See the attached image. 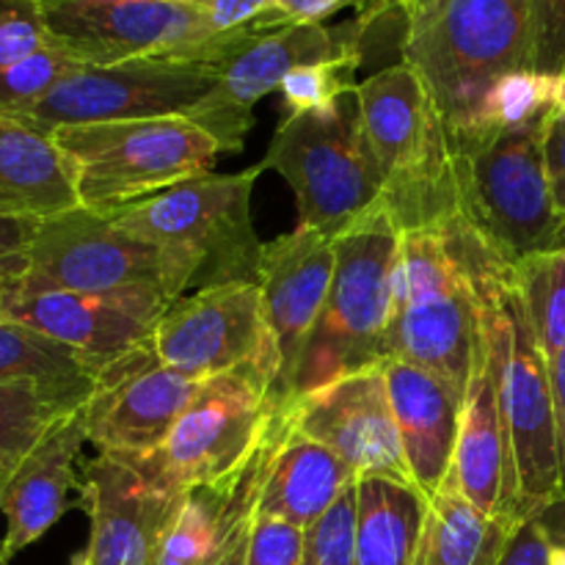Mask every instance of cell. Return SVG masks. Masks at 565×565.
I'll return each mask as SVG.
<instances>
[{
	"instance_id": "9a60e30c",
	"label": "cell",
	"mask_w": 565,
	"mask_h": 565,
	"mask_svg": "<svg viewBox=\"0 0 565 565\" xmlns=\"http://www.w3.org/2000/svg\"><path fill=\"white\" fill-rule=\"evenodd\" d=\"M367 31L370 28L356 17L337 28L323 22L254 33L218 66V86L188 114V119L207 130L218 141L221 152H241L254 125L252 108L257 99L279 92L285 77L298 66L362 55Z\"/></svg>"
},
{
	"instance_id": "ac0fdd59",
	"label": "cell",
	"mask_w": 565,
	"mask_h": 565,
	"mask_svg": "<svg viewBox=\"0 0 565 565\" xmlns=\"http://www.w3.org/2000/svg\"><path fill=\"white\" fill-rule=\"evenodd\" d=\"M202 384V379L163 367L147 342L99 373L97 390L81 408L86 441L97 447L99 456H149Z\"/></svg>"
},
{
	"instance_id": "f1b7e54d",
	"label": "cell",
	"mask_w": 565,
	"mask_h": 565,
	"mask_svg": "<svg viewBox=\"0 0 565 565\" xmlns=\"http://www.w3.org/2000/svg\"><path fill=\"white\" fill-rule=\"evenodd\" d=\"M81 408L36 384H0V472L14 475L47 430Z\"/></svg>"
},
{
	"instance_id": "ffe728a7",
	"label": "cell",
	"mask_w": 565,
	"mask_h": 565,
	"mask_svg": "<svg viewBox=\"0 0 565 565\" xmlns=\"http://www.w3.org/2000/svg\"><path fill=\"white\" fill-rule=\"evenodd\" d=\"M77 491L92 533L72 565H154L185 502V497L147 483L130 463L110 456L83 463Z\"/></svg>"
},
{
	"instance_id": "4dcf8cb0",
	"label": "cell",
	"mask_w": 565,
	"mask_h": 565,
	"mask_svg": "<svg viewBox=\"0 0 565 565\" xmlns=\"http://www.w3.org/2000/svg\"><path fill=\"white\" fill-rule=\"evenodd\" d=\"M563 105V77L522 70L505 75L491 88L483 103V110H480L478 121L472 127H522L530 125V121L550 119Z\"/></svg>"
},
{
	"instance_id": "c3c4849f",
	"label": "cell",
	"mask_w": 565,
	"mask_h": 565,
	"mask_svg": "<svg viewBox=\"0 0 565 565\" xmlns=\"http://www.w3.org/2000/svg\"><path fill=\"white\" fill-rule=\"evenodd\" d=\"M270 3H274V14H270V31H274V28H281V17L290 9L292 0H270Z\"/></svg>"
},
{
	"instance_id": "6da1fadb",
	"label": "cell",
	"mask_w": 565,
	"mask_h": 565,
	"mask_svg": "<svg viewBox=\"0 0 565 565\" xmlns=\"http://www.w3.org/2000/svg\"><path fill=\"white\" fill-rule=\"evenodd\" d=\"M508 265L461 210L439 224L403 230L392 270L390 359L417 364L467 392L483 356L480 298Z\"/></svg>"
},
{
	"instance_id": "ee69618b",
	"label": "cell",
	"mask_w": 565,
	"mask_h": 565,
	"mask_svg": "<svg viewBox=\"0 0 565 565\" xmlns=\"http://www.w3.org/2000/svg\"><path fill=\"white\" fill-rule=\"evenodd\" d=\"M550 381L557 419V452H561V494L565 500V348L550 362Z\"/></svg>"
},
{
	"instance_id": "1f68e13d",
	"label": "cell",
	"mask_w": 565,
	"mask_h": 565,
	"mask_svg": "<svg viewBox=\"0 0 565 565\" xmlns=\"http://www.w3.org/2000/svg\"><path fill=\"white\" fill-rule=\"evenodd\" d=\"M263 450L252 463L226 486L224 491H207L213 497L215 516H218V541L204 565H243L246 563L248 533H252L254 500H257L259 469H263Z\"/></svg>"
},
{
	"instance_id": "7bdbcfd3",
	"label": "cell",
	"mask_w": 565,
	"mask_h": 565,
	"mask_svg": "<svg viewBox=\"0 0 565 565\" xmlns=\"http://www.w3.org/2000/svg\"><path fill=\"white\" fill-rule=\"evenodd\" d=\"M367 0H292L290 9L281 17V28L285 25H323L329 17L337 11L348 9V6H364Z\"/></svg>"
},
{
	"instance_id": "816d5d0a",
	"label": "cell",
	"mask_w": 565,
	"mask_h": 565,
	"mask_svg": "<svg viewBox=\"0 0 565 565\" xmlns=\"http://www.w3.org/2000/svg\"><path fill=\"white\" fill-rule=\"evenodd\" d=\"M563 99H565V72H563Z\"/></svg>"
},
{
	"instance_id": "d6a6232c",
	"label": "cell",
	"mask_w": 565,
	"mask_h": 565,
	"mask_svg": "<svg viewBox=\"0 0 565 565\" xmlns=\"http://www.w3.org/2000/svg\"><path fill=\"white\" fill-rule=\"evenodd\" d=\"M83 61L61 50L58 44H50L42 53L20 61L14 66L0 70V116L17 114L36 103L39 97L50 92L58 81H64L72 72L83 70Z\"/></svg>"
},
{
	"instance_id": "5bb4252c",
	"label": "cell",
	"mask_w": 565,
	"mask_h": 565,
	"mask_svg": "<svg viewBox=\"0 0 565 565\" xmlns=\"http://www.w3.org/2000/svg\"><path fill=\"white\" fill-rule=\"evenodd\" d=\"M154 359L191 379H213L232 370L254 367L276 390L279 362L263 318L257 281L202 287L182 296L160 315L152 331Z\"/></svg>"
},
{
	"instance_id": "2e32d148",
	"label": "cell",
	"mask_w": 565,
	"mask_h": 565,
	"mask_svg": "<svg viewBox=\"0 0 565 565\" xmlns=\"http://www.w3.org/2000/svg\"><path fill=\"white\" fill-rule=\"evenodd\" d=\"M171 303L154 292H77L31 285L20 274L0 292V320L39 331L105 370L147 345Z\"/></svg>"
},
{
	"instance_id": "bcb514c9",
	"label": "cell",
	"mask_w": 565,
	"mask_h": 565,
	"mask_svg": "<svg viewBox=\"0 0 565 565\" xmlns=\"http://www.w3.org/2000/svg\"><path fill=\"white\" fill-rule=\"evenodd\" d=\"M408 6V0H367L364 6H359V20L367 28H373L375 22L384 20L390 14H403V9Z\"/></svg>"
},
{
	"instance_id": "52a82bcc",
	"label": "cell",
	"mask_w": 565,
	"mask_h": 565,
	"mask_svg": "<svg viewBox=\"0 0 565 565\" xmlns=\"http://www.w3.org/2000/svg\"><path fill=\"white\" fill-rule=\"evenodd\" d=\"M276 417L274 384L254 367L204 379L158 450L127 461L147 483L188 497L224 491L257 458ZM114 458V456H110Z\"/></svg>"
},
{
	"instance_id": "603a6c76",
	"label": "cell",
	"mask_w": 565,
	"mask_h": 565,
	"mask_svg": "<svg viewBox=\"0 0 565 565\" xmlns=\"http://www.w3.org/2000/svg\"><path fill=\"white\" fill-rule=\"evenodd\" d=\"M384 375L408 469L430 500L450 475L463 392L403 359H386Z\"/></svg>"
},
{
	"instance_id": "f907efd6",
	"label": "cell",
	"mask_w": 565,
	"mask_h": 565,
	"mask_svg": "<svg viewBox=\"0 0 565 565\" xmlns=\"http://www.w3.org/2000/svg\"><path fill=\"white\" fill-rule=\"evenodd\" d=\"M11 478H14L11 472H0V511H3V500H6V491H9Z\"/></svg>"
},
{
	"instance_id": "83f0119b",
	"label": "cell",
	"mask_w": 565,
	"mask_h": 565,
	"mask_svg": "<svg viewBox=\"0 0 565 565\" xmlns=\"http://www.w3.org/2000/svg\"><path fill=\"white\" fill-rule=\"evenodd\" d=\"M103 370L83 353L0 320V384H36L75 406H86Z\"/></svg>"
},
{
	"instance_id": "44dd1931",
	"label": "cell",
	"mask_w": 565,
	"mask_h": 565,
	"mask_svg": "<svg viewBox=\"0 0 565 565\" xmlns=\"http://www.w3.org/2000/svg\"><path fill=\"white\" fill-rule=\"evenodd\" d=\"M447 480L486 516L522 522L516 467L486 353L475 364L463 392L461 425Z\"/></svg>"
},
{
	"instance_id": "f35d334b",
	"label": "cell",
	"mask_w": 565,
	"mask_h": 565,
	"mask_svg": "<svg viewBox=\"0 0 565 565\" xmlns=\"http://www.w3.org/2000/svg\"><path fill=\"white\" fill-rule=\"evenodd\" d=\"M533 72L563 77L565 72V0H530Z\"/></svg>"
},
{
	"instance_id": "7c38bea8",
	"label": "cell",
	"mask_w": 565,
	"mask_h": 565,
	"mask_svg": "<svg viewBox=\"0 0 565 565\" xmlns=\"http://www.w3.org/2000/svg\"><path fill=\"white\" fill-rule=\"evenodd\" d=\"M53 42L86 66L171 58L221 66L257 28L221 33L185 0H39Z\"/></svg>"
},
{
	"instance_id": "8992f818",
	"label": "cell",
	"mask_w": 565,
	"mask_h": 565,
	"mask_svg": "<svg viewBox=\"0 0 565 565\" xmlns=\"http://www.w3.org/2000/svg\"><path fill=\"white\" fill-rule=\"evenodd\" d=\"M401 230L384 204L334 237V276L323 312L298 362L290 401L323 390L390 359L386 331L392 309Z\"/></svg>"
},
{
	"instance_id": "5b68a950",
	"label": "cell",
	"mask_w": 565,
	"mask_h": 565,
	"mask_svg": "<svg viewBox=\"0 0 565 565\" xmlns=\"http://www.w3.org/2000/svg\"><path fill=\"white\" fill-rule=\"evenodd\" d=\"M546 121L480 125L447 138L461 213L511 265L565 246V221L552 207L546 182Z\"/></svg>"
},
{
	"instance_id": "60d3db41",
	"label": "cell",
	"mask_w": 565,
	"mask_h": 565,
	"mask_svg": "<svg viewBox=\"0 0 565 565\" xmlns=\"http://www.w3.org/2000/svg\"><path fill=\"white\" fill-rule=\"evenodd\" d=\"M550 552L552 539L539 513V516L522 519L513 527L505 552L500 557V565H550Z\"/></svg>"
},
{
	"instance_id": "3957f363",
	"label": "cell",
	"mask_w": 565,
	"mask_h": 565,
	"mask_svg": "<svg viewBox=\"0 0 565 565\" xmlns=\"http://www.w3.org/2000/svg\"><path fill=\"white\" fill-rule=\"evenodd\" d=\"M359 127L397 230L439 224L461 210L445 121L408 64L375 72L356 92Z\"/></svg>"
},
{
	"instance_id": "8fae6325",
	"label": "cell",
	"mask_w": 565,
	"mask_h": 565,
	"mask_svg": "<svg viewBox=\"0 0 565 565\" xmlns=\"http://www.w3.org/2000/svg\"><path fill=\"white\" fill-rule=\"evenodd\" d=\"M259 166L237 174H202L108 213L121 230L202 263L199 290L257 281L263 243L252 224V188Z\"/></svg>"
},
{
	"instance_id": "681fc988",
	"label": "cell",
	"mask_w": 565,
	"mask_h": 565,
	"mask_svg": "<svg viewBox=\"0 0 565 565\" xmlns=\"http://www.w3.org/2000/svg\"><path fill=\"white\" fill-rule=\"evenodd\" d=\"M550 565H565V544H561V541H552Z\"/></svg>"
},
{
	"instance_id": "ba28073f",
	"label": "cell",
	"mask_w": 565,
	"mask_h": 565,
	"mask_svg": "<svg viewBox=\"0 0 565 565\" xmlns=\"http://www.w3.org/2000/svg\"><path fill=\"white\" fill-rule=\"evenodd\" d=\"M53 141L66 154L81 207L114 213L191 177L210 174L221 147L188 116L61 127Z\"/></svg>"
},
{
	"instance_id": "4fadbf2b",
	"label": "cell",
	"mask_w": 565,
	"mask_h": 565,
	"mask_svg": "<svg viewBox=\"0 0 565 565\" xmlns=\"http://www.w3.org/2000/svg\"><path fill=\"white\" fill-rule=\"evenodd\" d=\"M218 66L199 61L138 58L83 66L9 119L53 136L61 127L188 116L218 86Z\"/></svg>"
},
{
	"instance_id": "9c48e42d",
	"label": "cell",
	"mask_w": 565,
	"mask_h": 565,
	"mask_svg": "<svg viewBox=\"0 0 565 565\" xmlns=\"http://www.w3.org/2000/svg\"><path fill=\"white\" fill-rule=\"evenodd\" d=\"M193 254L121 230L108 213L77 207L33 226L22 279L77 292H154L169 301L196 285Z\"/></svg>"
},
{
	"instance_id": "d6986e66",
	"label": "cell",
	"mask_w": 565,
	"mask_h": 565,
	"mask_svg": "<svg viewBox=\"0 0 565 565\" xmlns=\"http://www.w3.org/2000/svg\"><path fill=\"white\" fill-rule=\"evenodd\" d=\"M334 276V241L318 230L298 224L287 235L263 243L257 265V285L263 296V318L274 342L279 379L274 401L276 412L287 406L296 384L298 362L323 312Z\"/></svg>"
},
{
	"instance_id": "7a4b0ae2",
	"label": "cell",
	"mask_w": 565,
	"mask_h": 565,
	"mask_svg": "<svg viewBox=\"0 0 565 565\" xmlns=\"http://www.w3.org/2000/svg\"><path fill=\"white\" fill-rule=\"evenodd\" d=\"M401 53L456 136L502 77L533 70L530 0H408Z\"/></svg>"
},
{
	"instance_id": "74e56055",
	"label": "cell",
	"mask_w": 565,
	"mask_h": 565,
	"mask_svg": "<svg viewBox=\"0 0 565 565\" xmlns=\"http://www.w3.org/2000/svg\"><path fill=\"white\" fill-rule=\"evenodd\" d=\"M303 539H307V530L285 519L254 513L243 565H301Z\"/></svg>"
},
{
	"instance_id": "cb8c5ba5",
	"label": "cell",
	"mask_w": 565,
	"mask_h": 565,
	"mask_svg": "<svg viewBox=\"0 0 565 565\" xmlns=\"http://www.w3.org/2000/svg\"><path fill=\"white\" fill-rule=\"evenodd\" d=\"M83 445L86 434L77 412L50 428L31 456L20 463L0 511L6 519L0 565H9L20 552L36 544L70 511V491L77 486L75 463Z\"/></svg>"
},
{
	"instance_id": "d590c367",
	"label": "cell",
	"mask_w": 565,
	"mask_h": 565,
	"mask_svg": "<svg viewBox=\"0 0 565 565\" xmlns=\"http://www.w3.org/2000/svg\"><path fill=\"white\" fill-rule=\"evenodd\" d=\"M301 565H356V483L307 530Z\"/></svg>"
},
{
	"instance_id": "484cf974",
	"label": "cell",
	"mask_w": 565,
	"mask_h": 565,
	"mask_svg": "<svg viewBox=\"0 0 565 565\" xmlns=\"http://www.w3.org/2000/svg\"><path fill=\"white\" fill-rule=\"evenodd\" d=\"M428 497L390 478L356 480V565H414Z\"/></svg>"
},
{
	"instance_id": "f546056e",
	"label": "cell",
	"mask_w": 565,
	"mask_h": 565,
	"mask_svg": "<svg viewBox=\"0 0 565 565\" xmlns=\"http://www.w3.org/2000/svg\"><path fill=\"white\" fill-rule=\"evenodd\" d=\"M513 276L535 342L552 362L565 348V246L522 259Z\"/></svg>"
},
{
	"instance_id": "e575fe53",
	"label": "cell",
	"mask_w": 565,
	"mask_h": 565,
	"mask_svg": "<svg viewBox=\"0 0 565 565\" xmlns=\"http://www.w3.org/2000/svg\"><path fill=\"white\" fill-rule=\"evenodd\" d=\"M359 64H362V55L298 66L279 86L281 99L290 108V114L337 105L356 92L359 83H353V72L359 70Z\"/></svg>"
},
{
	"instance_id": "d4e9b609",
	"label": "cell",
	"mask_w": 565,
	"mask_h": 565,
	"mask_svg": "<svg viewBox=\"0 0 565 565\" xmlns=\"http://www.w3.org/2000/svg\"><path fill=\"white\" fill-rule=\"evenodd\" d=\"M77 207L70 160L53 136L0 116V215L39 224Z\"/></svg>"
},
{
	"instance_id": "7402d4cb",
	"label": "cell",
	"mask_w": 565,
	"mask_h": 565,
	"mask_svg": "<svg viewBox=\"0 0 565 565\" xmlns=\"http://www.w3.org/2000/svg\"><path fill=\"white\" fill-rule=\"evenodd\" d=\"M356 480V472L337 452L274 417L265 439L254 513L309 530Z\"/></svg>"
},
{
	"instance_id": "277c9868",
	"label": "cell",
	"mask_w": 565,
	"mask_h": 565,
	"mask_svg": "<svg viewBox=\"0 0 565 565\" xmlns=\"http://www.w3.org/2000/svg\"><path fill=\"white\" fill-rule=\"evenodd\" d=\"M480 331L516 467L519 516H539L563 500L557 419L550 362L524 315L513 265L497 270L486 285L480 298Z\"/></svg>"
},
{
	"instance_id": "30bf717a",
	"label": "cell",
	"mask_w": 565,
	"mask_h": 565,
	"mask_svg": "<svg viewBox=\"0 0 565 565\" xmlns=\"http://www.w3.org/2000/svg\"><path fill=\"white\" fill-rule=\"evenodd\" d=\"M259 171L270 169L292 188L298 224L329 241L381 204L379 171L348 97L329 108L287 114L270 138Z\"/></svg>"
},
{
	"instance_id": "8d00e7d4",
	"label": "cell",
	"mask_w": 565,
	"mask_h": 565,
	"mask_svg": "<svg viewBox=\"0 0 565 565\" xmlns=\"http://www.w3.org/2000/svg\"><path fill=\"white\" fill-rule=\"evenodd\" d=\"M53 44L39 0H0V70Z\"/></svg>"
},
{
	"instance_id": "e0dca14e",
	"label": "cell",
	"mask_w": 565,
	"mask_h": 565,
	"mask_svg": "<svg viewBox=\"0 0 565 565\" xmlns=\"http://www.w3.org/2000/svg\"><path fill=\"white\" fill-rule=\"evenodd\" d=\"M276 419L320 441L356 472L417 486L392 414L384 364L345 375L323 390L287 403Z\"/></svg>"
},
{
	"instance_id": "4316f807",
	"label": "cell",
	"mask_w": 565,
	"mask_h": 565,
	"mask_svg": "<svg viewBox=\"0 0 565 565\" xmlns=\"http://www.w3.org/2000/svg\"><path fill=\"white\" fill-rule=\"evenodd\" d=\"M516 524L480 513L450 480L428 500L423 544L414 565H500Z\"/></svg>"
},
{
	"instance_id": "f6af8a7d",
	"label": "cell",
	"mask_w": 565,
	"mask_h": 565,
	"mask_svg": "<svg viewBox=\"0 0 565 565\" xmlns=\"http://www.w3.org/2000/svg\"><path fill=\"white\" fill-rule=\"evenodd\" d=\"M33 226L28 221H14V218H3L0 215V259L9 257H22L31 243Z\"/></svg>"
},
{
	"instance_id": "b9f144b4",
	"label": "cell",
	"mask_w": 565,
	"mask_h": 565,
	"mask_svg": "<svg viewBox=\"0 0 565 565\" xmlns=\"http://www.w3.org/2000/svg\"><path fill=\"white\" fill-rule=\"evenodd\" d=\"M544 166L552 207L565 221V105L550 116L544 127Z\"/></svg>"
},
{
	"instance_id": "7dc6e473",
	"label": "cell",
	"mask_w": 565,
	"mask_h": 565,
	"mask_svg": "<svg viewBox=\"0 0 565 565\" xmlns=\"http://www.w3.org/2000/svg\"><path fill=\"white\" fill-rule=\"evenodd\" d=\"M25 270V254L22 257H9V259H0V292L17 279V276Z\"/></svg>"
},
{
	"instance_id": "ab89813d",
	"label": "cell",
	"mask_w": 565,
	"mask_h": 565,
	"mask_svg": "<svg viewBox=\"0 0 565 565\" xmlns=\"http://www.w3.org/2000/svg\"><path fill=\"white\" fill-rule=\"evenodd\" d=\"M185 3H191L221 33L243 31V28L270 31V14H274L270 0H185Z\"/></svg>"
},
{
	"instance_id": "836d02e7",
	"label": "cell",
	"mask_w": 565,
	"mask_h": 565,
	"mask_svg": "<svg viewBox=\"0 0 565 565\" xmlns=\"http://www.w3.org/2000/svg\"><path fill=\"white\" fill-rule=\"evenodd\" d=\"M218 541V516L207 491L185 497L174 524L160 544L154 565H204Z\"/></svg>"
}]
</instances>
